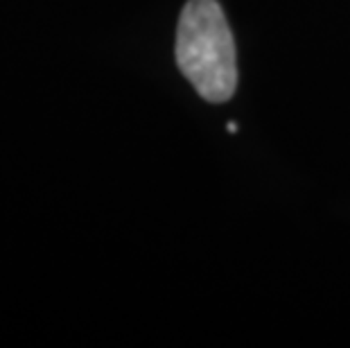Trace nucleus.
I'll list each match as a JSON object with an SVG mask.
<instances>
[{
  "mask_svg": "<svg viewBox=\"0 0 350 348\" xmlns=\"http://www.w3.org/2000/svg\"><path fill=\"white\" fill-rule=\"evenodd\" d=\"M226 129H228V131H230V134H235V131H237V124H235V122H233V120H230V122H228V124H226Z\"/></svg>",
  "mask_w": 350,
  "mask_h": 348,
  "instance_id": "nucleus-2",
  "label": "nucleus"
},
{
  "mask_svg": "<svg viewBox=\"0 0 350 348\" xmlns=\"http://www.w3.org/2000/svg\"><path fill=\"white\" fill-rule=\"evenodd\" d=\"M176 64L211 105L233 98L237 86L235 41L217 0H188L176 27Z\"/></svg>",
  "mask_w": 350,
  "mask_h": 348,
  "instance_id": "nucleus-1",
  "label": "nucleus"
}]
</instances>
